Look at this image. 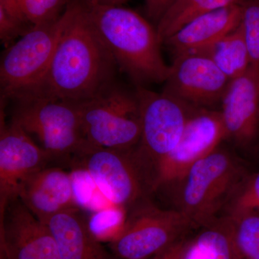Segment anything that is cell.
Wrapping results in <instances>:
<instances>
[{
  "label": "cell",
  "mask_w": 259,
  "mask_h": 259,
  "mask_svg": "<svg viewBox=\"0 0 259 259\" xmlns=\"http://www.w3.org/2000/svg\"><path fill=\"white\" fill-rule=\"evenodd\" d=\"M197 54L212 59L231 80L244 74L251 64L242 24Z\"/></svg>",
  "instance_id": "18"
},
{
  "label": "cell",
  "mask_w": 259,
  "mask_h": 259,
  "mask_svg": "<svg viewBox=\"0 0 259 259\" xmlns=\"http://www.w3.org/2000/svg\"><path fill=\"white\" fill-rule=\"evenodd\" d=\"M15 105L10 121L36 138L51 161L72 165L87 144L77 104L32 99Z\"/></svg>",
  "instance_id": "5"
},
{
  "label": "cell",
  "mask_w": 259,
  "mask_h": 259,
  "mask_svg": "<svg viewBox=\"0 0 259 259\" xmlns=\"http://www.w3.org/2000/svg\"><path fill=\"white\" fill-rule=\"evenodd\" d=\"M136 91L140 103L141 136L134 153L152 191L156 166L178 144L196 107L163 91L154 93L144 87H137Z\"/></svg>",
  "instance_id": "6"
},
{
  "label": "cell",
  "mask_w": 259,
  "mask_h": 259,
  "mask_svg": "<svg viewBox=\"0 0 259 259\" xmlns=\"http://www.w3.org/2000/svg\"><path fill=\"white\" fill-rule=\"evenodd\" d=\"M44 224L55 240L61 259H117L94 234L78 206L54 214Z\"/></svg>",
  "instance_id": "17"
},
{
  "label": "cell",
  "mask_w": 259,
  "mask_h": 259,
  "mask_svg": "<svg viewBox=\"0 0 259 259\" xmlns=\"http://www.w3.org/2000/svg\"><path fill=\"white\" fill-rule=\"evenodd\" d=\"M242 210L259 212V171L250 172L243 179L227 204L222 215Z\"/></svg>",
  "instance_id": "23"
},
{
  "label": "cell",
  "mask_w": 259,
  "mask_h": 259,
  "mask_svg": "<svg viewBox=\"0 0 259 259\" xmlns=\"http://www.w3.org/2000/svg\"><path fill=\"white\" fill-rule=\"evenodd\" d=\"M0 259H61L47 225L18 197L0 211Z\"/></svg>",
  "instance_id": "13"
},
{
  "label": "cell",
  "mask_w": 259,
  "mask_h": 259,
  "mask_svg": "<svg viewBox=\"0 0 259 259\" xmlns=\"http://www.w3.org/2000/svg\"><path fill=\"white\" fill-rule=\"evenodd\" d=\"M193 228L177 209L160 208L145 199L127 209L125 222L109 245L117 259H150Z\"/></svg>",
  "instance_id": "7"
},
{
  "label": "cell",
  "mask_w": 259,
  "mask_h": 259,
  "mask_svg": "<svg viewBox=\"0 0 259 259\" xmlns=\"http://www.w3.org/2000/svg\"><path fill=\"white\" fill-rule=\"evenodd\" d=\"M18 197L44 223L66 209L77 207L74 179L60 167L47 166L22 182Z\"/></svg>",
  "instance_id": "15"
},
{
  "label": "cell",
  "mask_w": 259,
  "mask_h": 259,
  "mask_svg": "<svg viewBox=\"0 0 259 259\" xmlns=\"http://www.w3.org/2000/svg\"><path fill=\"white\" fill-rule=\"evenodd\" d=\"M226 139L220 110L194 108L178 144L155 169L152 193L175 184L194 163L212 152Z\"/></svg>",
  "instance_id": "10"
},
{
  "label": "cell",
  "mask_w": 259,
  "mask_h": 259,
  "mask_svg": "<svg viewBox=\"0 0 259 259\" xmlns=\"http://www.w3.org/2000/svg\"><path fill=\"white\" fill-rule=\"evenodd\" d=\"M226 139L250 148L259 135V68L253 64L232 79L221 102Z\"/></svg>",
  "instance_id": "14"
},
{
  "label": "cell",
  "mask_w": 259,
  "mask_h": 259,
  "mask_svg": "<svg viewBox=\"0 0 259 259\" xmlns=\"http://www.w3.org/2000/svg\"><path fill=\"white\" fill-rule=\"evenodd\" d=\"M231 81L207 56L182 54L175 56L163 91L190 106L209 109L221 103Z\"/></svg>",
  "instance_id": "11"
},
{
  "label": "cell",
  "mask_w": 259,
  "mask_h": 259,
  "mask_svg": "<svg viewBox=\"0 0 259 259\" xmlns=\"http://www.w3.org/2000/svg\"><path fill=\"white\" fill-rule=\"evenodd\" d=\"M243 8L235 3L194 19L163 44L175 56L197 54L238 28L241 24Z\"/></svg>",
  "instance_id": "16"
},
{
  "label": "cell",
  "mask_w": 259,
  "mask_h": 259,
  "mask_svg": "<svg viewBox=\"0 0 259 259\" xmlns=\"http://www.w3.org/2000/svg\"><path fill=\"white\" fill-rule=\"evenodd\" d=\"M93 3L102 5H110V6H122L127 0H90Z\"/></svg>",
  "instance_id": "28"
},
{
  "label": "cell",
  "mask_w": 259,
  "mask_h": 259,
  "mask_svg": "<svg viewBox=\"0 0 259 259\" xmlns=\"http://www.w3.org/2000/svg\"><path fill=\"white\" fill-rule=\"evenodd\" d=\"M74 11V1L54 21L32 26L5 49L0 61L1 100L25 101L32 98L40 86L61 35Z\"/></svg>",
  "instance_id": "4"
},
{
  "label": "cell",
  "mask_w": 259,
  "mask_h": 259,
  "mask_svg": "<svg viewBox=\"0 0 259 259\" xmlns=\"http://www.w3.org/2000/svg\"><path fill=\"white\" fill-rule=\"evenodd\" d=\"M186 241L187 238H184L175 242L150 259H182Z\"/></svg>",
  "instance_id": "27"
},
{
  "label": "cell",
  "mask_w": 259,
  "mask_h": 259,
  "mask_svg": "<svg viewBox=\"0 0 259 259\" xmlns=\"http://www.w3.org/2000/svg\"><path fill=\"white\" fill-rule=\"evenodd\" d=\"M67 0H0V7L8 14L31 26L59 18Z\"/></svg>",
  "instance_id": "22"
},
{
  "label": "cell",
  "mask_w": 259,
  "mask_h": 259,
  "mask_svg": "<svg viewBox=\"0 0 259 259\" xmlns=\"http://www.w3.org/2000/svg\"><path fill=\"white\" fill-rule=\"evenodd\" d=\"M239 158L218 146L200 158L168 189L175 208L194 228L215 222L242 181L249 174Z\"/></svg>",
  "instance_id": "3"
},
{
  "label": "cell",
  "mask_w": 259,
  "mask_h": 259,
  "mask_svg": "<svg viewBox=\"0 0 259 259\" xmlns=\"http://www.w3.org/2000/svg\"><path fill=\"white\" fill-rule=\"evenodd\" d=\"M232 241H233V240H232ZM233 259H243V258H242L241 255L238 254V252H237L236 248H235L234 245H233Z\"/></svg>",
  "instance_id": "29"
},
{
  "label": "cell",
  "mask_w": 259,
  "mask_h": 259,
  "mask_svg": "<svg viewBox=\"0 0 259 259\" xmlns=\"http://www.w3.org/2000/svg\"><path fill=\"white\" fill-rule=\"evenodd\" d=\"M117 65L90 19L82 0L61 35L44 81L32 99L79 104L115 84Z\"/></svg>",
  "instance_id": "1"
},
{
  "label": "cell",
  "mask_w": 259,
  "mask_h": 259,
  "mask_svg": "<svg viewBox=\"0 0 259 259\" xmlns=\"http://www.w3.org/2000/svg\"><path fill=\"white\" fill-rule=\"evenodd\" d=\"M240 1H241V0H240Z\"/></svg>",
  "instance_id": "30"
},
{
  "label": "cell",
  "mask_w": 259,
  "mask_h": 259,
  "mask_svg": "<svg viewBox=\"0 0 259 259\" xmlns=\"http://www.w3.org/2000/svg\"><path fill=\"white\" fill-rule=\"evenodd\" d=\"M134 147L114 149L87 143L72 163L87 171L117 208L126 211L152 194L147 177L136 160Z\"/></svg>",
  "instance_id": "9"
},
{
  "label": "cell",
  "mask_w": 259,
  "mask_h": 259,
  "mask_svg": "<svg viewBox=\"0 0 259 259\" xmlns=\"http://www.w3.org/2000/svg\"><path fill=\"white\" fill-rule=\"evenodd\" d=\"M221 217L226 221L238 254L243 259H259V212L237 211Z\"/></svg>",
  "instance_id": "21"
},
{
  "label": "cell",
  "mask_w": 259,
  "mask_h": 259,
  "mask_svg": "<svg viewBox=\"0 0 259 259\" xmlns=\"http://www.w3.org/2000/svg\"><path fill=\"white\" fill-rule=\"evenodd\" d=\"M48 153L31 136L14 122L5 120V104L1 102L0 122V211L18 197L22 182L49 166Z\"/></svg>",
  "instance_id": "12"
},
{
  "label": "cell",
  "mask_w": 259,
  "mask_h": 259,
  "mask_svg": "<svg viewBox=\"0 0 259 259\" xmlns=\"http://www.w3.org/2000/svg\"><path fill=\"white\" fill-rule=\"evenodd\" d=\"M25 25L0 7V40L5 49L14 44L17 37L23 36L29 30L24 29Z\"/></svg>",
  "instance_id": "25"
},
{
  "label": "cell",
  "mask_w": 259,
  "mask_h": 259,
  "mask_svg": "<svg viewBox=\"0 0 259 259\" xmlns=\"http://www.w3.org/2000/svg\"><path fill=\"white\" fill-rule=\"evenodd\" d=\"M184 249L182 259H233V241L223 218L187 239Z\"/></svg>",
  "instance_id": "19"
},
{
  "label": "cell",
  "mask_w": 259,
  "mask_h": 259,
  "mask_svg": "<svg viewBox=\"0 0 259 259\" xmlns=\"http://www.w3.org/2000/svg\"><path fill=\"white\" fill-rule=\"evenodd\" d=\"M240 0H176L158 22L157 32L163 44L165 40L194 19Z\"/></svg>",
  "instance_id": "20"
},
{
  "label": "cell",
  "mask_w": 259,
  "mask_h": 259,
  "mask_svg": "<svg viewBox=\"0 0 259 259\" xmlns=\"http://www.w3.org/2000/svg\"><path fill=\"white\" fill-rule=\"evenodd\" d=\"M82 2L117 67L136 87L166 81L171 66L163 60L156 28L134 10Z\"/></svg>",
  "instance_id": "2"
},
{
  "label": "cell",
  "mask_w": 259,
  "mask_h": 259,
  "mask_svg": "<svg viewBox=\"0 0 259 259\" xmlns=\"http://www.w3.org/2000/svg\"><path fill=\"white\" fill-rule=\"evenodd\" d=\"M175 1L176 0H145L148 18L158 23Z\"/></svg>",
  "instance_id": "26"
},
{
  "label": "cell",
  "mask_w": 259,
  "mask_h": 259,
  "mask_svg": "<svg viewBox=\"0 0 259 259\" xmlns=\"http://www.w3.org/2000/svg\"><path fill=\"white\" fill-rule=\"evenodd\" d=\"M243 8L241 24L250 62L259 68V0H241Z\"/></svg>",
  "instance_id": "24"
},
{
  "label": "cell",
  "mask_w": 259,
  "mask_h": 259,
  "mask_svg": "<svg viewBox=\"0 0 259 259\" xmlns=\"http://www.w3.org/2000/svg\"><path fill=\"white\" fill-rule=\"evenodd\" d=\"M87 142L97 147L126 149L141 136L140 103L136 91L117 85L88 101L77 104Z\"/></svg>",
  "instance_id": "8"
}]
</instances>
